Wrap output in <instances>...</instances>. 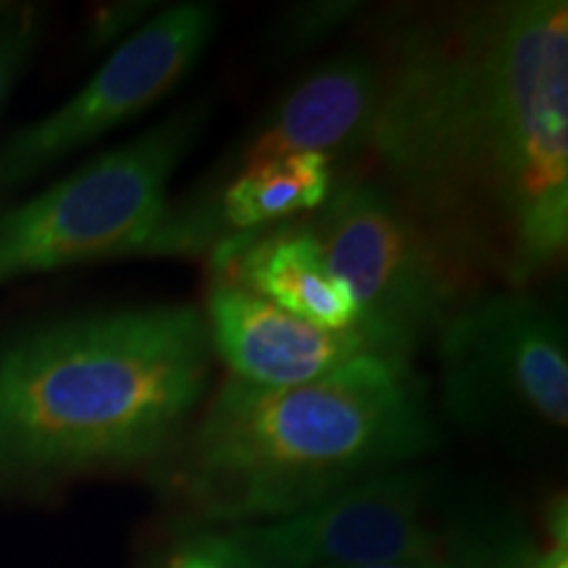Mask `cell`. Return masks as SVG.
I'll return each instance as SVG.
<instances>
[{"label": "cell", "instance_id": "5bb4252c", "mask_svg": "<svg viewBox=\"0 0 568 568\" xmlns=\"http://www.w3.org/2000/svg\"><path fill=\"white\" fill-rule=\"evenodd\" d=\"M34 38V17L30 9L13 11L0 19V105L6 103L17 82Z\"/></svg>", "mask_w": 568, "mask_h": 568}, {"label": "cell", "instance_id": "7c38bea8", "mask_svg": "<svg viewBox=\"0 0 568 568\" xmlns=\"http://www.w3.org/2000/svg\"><path fill=\"white\" fill-rule=\"evenodd\" d=\"M161 568H268L234 529L195 527L176 539Z\"/></svg>", "mask_w": 568, "mask_h": 568}, {"label": "cell", "instance_id": "30bf717a", "mask_svg": "<svg viewBox=\"0 0 568 568\" xmlns=\"http://www.w3.org/2000/svg\"><path fill=\"white\" fill-rule=\"evenodd\" d=\"M211 351L255 387H297L382 353L361 329H324L213 276L205 295ZM385 355V353H382Z\"/></svg>", "mask_w": 568, "mask_h": 568}, {"label": "cell", "instance_id": "277c9868", "mask_svg": "<svg viewBox=\"0 0 568 568\" xmlns=\"http://www.w3.org/2000/svg\"><path fill=\"white\" fill-rule=\"evenodd\" d=\"M211 103L169 113L0 216V284L27 274L142 255L169 213V184L201 140Z\"/></svg>", "mask_w": 568, "mask_h": 568}, {"label": "cell", "instance_id": "2e32d148", "mask_svg": "<svg viewBox=\"0 0 568 568\" xmlns=\"http://www.w3.org/2000/svg\"><path fill=\"white\" fill-rule=\"evenodd\" d=\"M355 568H466L456 564H376V566H355Z\"/></svg>", "mask_w": 568, "mask_h": 568}, {"label": "cell", "instance_id": "9c48e42d", "mask_svg": "<svg viewBox=\"0 0 568 568\" xmlns=\"http://www.w3.org/2000/svg\"><path fill=\"white\" fill-rule=\"evenodd\" d=\"M379 92L382 69L374 51L339 53L318 63L243 134L184 201H209L245 166L295 153L324 155L335 163L339 180L351 172V163L368 153Z\"/></svg>", "mask_w": 568, "mask_h": 568}, {"label": "cell", "instance_id": "8992f818", "mask_svg": "<svg viewBox=\"0 0 568 568\" xmlns=\"http://www.w3.org/2000/svg\"><path fill=\"white\" fill-rule=\"evenodd\" d=\"M268 568L456 564L516 568L514 539L466 531L445 514L432 471L400 466L272 524L226 527Z\"/></svg>", "mask_w": 568, "mask_h": 568}, {"label": "cell", "instance_id": "4fadbf2b", "mask_svg": "<svg viewBox=\"0 0 568 568\" xmlns=\"http://www.w3.org/2000/svg\"><path fill=\"white\" fill-rule=\"evenodd\" d=\"M353 9V3H311L301 11H293L282 30V51L293 53L324 40L335 27L347 21Z\"/></svg>", "mask_w": 568, "mask_h": 568}, {"label": "cell", "instance_id": "7a4b0ae2", "mask_svg": "<svg viewBox=\"0 0 568 568\" xmlns=\"http://www.w3.org/2000/svg\"><path fill=\"white\" fill-rule=\"evenodd\" d=\"M437 445L414 361L374 353L297 387L230 374L161 464L190 529H226L297 516Z\"/></svg>", "mask_w": 568, "mask_h": 568}, {"label": "cell", "instance_id": "6da1fadb", "mask_svg": "<svg viewBox=\"0 0 568 568\" xmlns=\"http://www.w3.org/2000/svg\"><path fill=\"white\" fill-rule=\"evenodd\" d=\"M374 176L489 287L529 290L568 247V3L397 13L382 32Z\"/></svg>", "mask_w": 568, "mask_h": 568}, {"label": "cell", "instance_id": "5b68a950", "mask_svg": "<svg viewBox=\"0 0 568 568\" xmlns=\"http://www.w3.org/2000/svg\"><path fill=\"white\" fill-rule=\"evenodd\" d=\"M305 222L355 297V329L385 355L414 361L489 290L374 174L339 176L329 201Z\"/></svg>", "mask_w": 568, "mask_h": 568}, {"label": "cell", "instance_id": "ba28073f", "mask_svg": "<svg viewBox=\"0 0 568 568\" xmlns=\"http://www.w3.org/2000/svg\"><path fill=\"white\" fill-rule=\"evenodd\" d=\"M219 27V9L187 0L140 24L61 109L0 148V187H17L92 140L145 113L197 67Z\"/></svg>", "mask_w": 568, "mask_h": 568}, {"label": "cell", "instance_id": "8fae6325", "mask_svg": "<svg viewBox=\"0 0 568 568\" xmlns=\"http://www.w3.org/2000/svg\"><path fill=\"white\" fill-rule=\"evenodd\" d=\"M211 274L324 329H353L358 322L353 293L305 219L213 247Z\"/></svg>", "mask_w": 568, "mask_h": 568}, {"label": "cell", "instance_id": "9a60e30c", "mask_svg": "<svg viewBox=\"0 0 568 568\" xmlns=\"http://www.w3.org/2000/svg\"><path fill=\"white\" fill-rule=\"evenodd\" d=\"M552 545L542 556L535 558L529 568H568V539H566V510L560 506V514L550 516Z\"/></svg>", "mask_w": 568, "mask_h": 568}, {"label": "cell", "instance_id": "52a82bcc", "mask_svg": "<svg viewBox=\"0 0 568 568\" xmlns=\"http://www.w3.org/2000/svg\"><path fill=\"white\" fill-rule=\"evenodd\" d=\"M443 406L471 432H566L568 343L558 303L485 290L437 337Z\"/></svg>", "mask_w": 568, "mask_h": 568}, {"label": "cell", "instance_id": "3957f363", "mask_svg": "<svg viewBox=\"0 0 568 568\" xmlns=\"http://www.w3.org/2000/svg\"><path fill=\"white\" fill-rule=\"evenodd\" d=\"M201 308L151 303L27 332L0 347V481L155 466L211 382Z\"/></svg>", "mask_w": 568, "mask_h": 568}]
</instances>
